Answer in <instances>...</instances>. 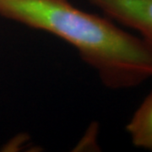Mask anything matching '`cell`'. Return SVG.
<instances>
[{"instance_id": "obj_2", "label": "cell", "mask_w": 152, "mask_h": 152, "mask_svg": "<svg viewBox=\"0 0 152 152\" xmlns=\"http://www.w3.org/2000/svg\"><path fill=\"white\" fill-rule=\"evenodd\" d=\"M115 23L129 27L152 49V0H86Z\"/></svg>"}, {"instance_id": "obj_3", "label": "cell", "mask_w": 152, "mask_h": 152, "mask_svg": "<svg viewBox=\"0 0 152 152\" xmlns=\"http://www.w3.org/2000/svg\"><path fill=\"white\" fill-rule=\"evenodd\" d=\"M134 146L152 151V91L125 127Z\"/></svg>"}, {"instance_id": "obj_1", "label": "cell", "mask_w": 152, "mask_h": 152, "mask_svg": "<svg viewBox=\"0 0 152 152\" xmlns=\"http://www.w3.org/2000/svg\"><path fill=\"white\" fill-rule=\"evenodd\" d=\"M0 15L70 44L108 89L134 88L152 78V49L140 37L69 0H0Z\"/></svg>"}]
</instances>
